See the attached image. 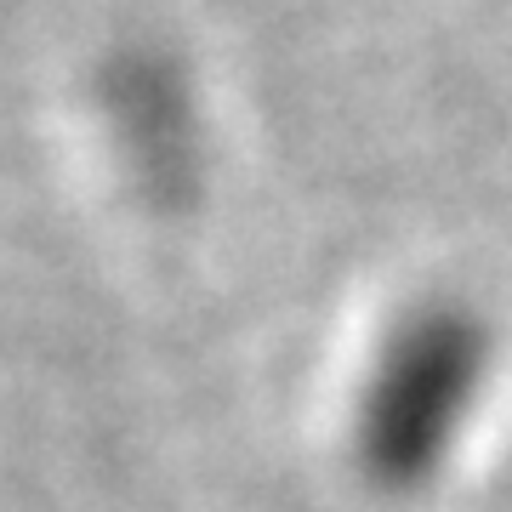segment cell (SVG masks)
<instances>
[{"label": "cell", "mask_w": 512, "mask_h": 512, "mask_svg": "<svg viewBox=\"0 0 512 512\" xmlns=\"http://www.w3.org/2000/svg\"><path fill=\"white\" fill-rule=\"evenodd\" d=\"M490 382V330L467 308L433 302L410 313L370 359L353 410L359 467L376 490L410 495L433 484L467 433Z\"/></svg>", "instance_id": "6da1fadb"}]
</instances>
